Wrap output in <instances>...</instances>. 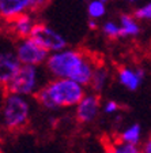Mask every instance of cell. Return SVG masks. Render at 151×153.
Here are the masks:
<instances>
[{
  "label": "cell",
  "mask_w": 151,
  "mask_h": 153,
  "mask_svg": "<svg viewBox=\"0 0 151 153\" xmlns=\"http://www.w3.org/2000/svg\"><path fill=\"white\" fill-rule=\"evenodd\" d=\"M38 85V73L35 66L32 64H22L21 70L8 83L3 86V89L7 93L19 96H29L33 94Z\"/></svg>",
  "instance_id": "277c9868"
},
{
  "label": "cell",
  "mask_w": 151,
  "mask_h": 153,
  "mask_svg": "<svg viewBox=\"0 0 151 153\" xmlns=\"http://www.w3.org/2000/svg\"><path fill=\"white\" fill-rule=\"evenodd\" d=\"M135 16L139 19H151V3L143 6L142 8L136 10Z\"/></svg>",
  "instance_id": "ac0fdd59"
},
{
  "label": "cell",
  "mask_w": 151,
  "mask_h": 153,
  "mask_svg": "<svg viewBox=\"0 0 151 153\" xmlns=\"http://www.w3.org/2000/svg\"><path fill=\"white\" fill-rule=\"evenodd\" d=\"M108 82V70L105 67H95L94 74H93V79L90 86L95 92H101L105 88Z\"/></svg>",
  "instance_id": "7c38bea8"
},
{
  "label": "cell",
  "mask_w": 151,
  "mask_h": 153,
  "mask_svg": "<svg viewBox=\"0 0 151 153\" xmlns=\"http://www.w3.org/2000/svg\"><path fill=\"white\" fill-rule=\"evenodd\" d=\"M88 60L82 52L72 49H61L53 52L48 57L46 68L55 78H71L74 79L82 66Z\"/></svg>",
  "instance_id": "7a4b0ae2"
},
{
  "label": "cell",
  "mask_w": 151,
  "mask_h": 153,
  "mask_svg": "<svg viewBox=\"0 0 151 153\" xmlns=\"http://www.w3.org/2000/svg\"><path fill=\"white\" fill-rule=\"evenodd\" d=\"M46 0H0V13L8 22L14 21L26 11H35L41 8Z\"/></svg>",
  "instance_id": "52a82bcc"
},
{
  "label": "cell",
  "mask_w": 151,
  "mask_h": 153,
  "mask_svg": "<svg viewBox=\"0 0 151 153\" xmlns=\"http://www.w3.org/2000/svg\"><path fill=\"white\" fill-rule=\"evenodd\" d=\"M30 107L23 96L8 93L3 104V122L7 130L19 131L29 123Z\"/></svg>",
  "instance_id": "3957f363"
},
{
  "label": "cell",
  "mask_w": 151,
  "mask_h": 153,
  "mask_svg": "<svg viewBox=\"0 0 151 153\" xmlns=\"http://www.w3.org/2000/svg\"><path fill=\"white\" fill-rule=\"evenodd\" d=\"M11 22L14 23L13 29H14V32H15V34L18 36V37H21V38L30 37L34 25H33L32 18H30L27 14H22V15H19L18 18H15L14 21H11Z\"/></svg>",
  "instance_id": "8fae6325"
},
{
  "label": "cell",
  "mask_w": 151,
  "mask_h": 153,
  "mask_svg": "<svg viewBox=\"0 0 151 153\" xmlns=\"http://www.w3.org/2000/svg\"><path fill=\"white\" fill-rule=\"evenodd\" d=\"M83 97V85L71 78H56L35 93L37 101L48 109L78 105Z\"/></svg>",
  "instance_id": "6da1fadb"
},
{
  "label": "cell",
  "mask_w": 151,
  "mask_h": 153,
  "mask_svg": "<svg viewBox=\"0 0 151 153\" xmlns=\"http://www.w3.org/2000/svg\"><path fill=\"white\" fill-rule=\"evenodd\" d=\"M101 1H104V3H106V1H108V0H101Z\"/></svg>",
  "instance_id": "7402d4cb"
},
{
  "label": "cell",
  "mask_w": 151,
  "mask_h": 153,
  "mask_svg": "<svg viewBox=\"0 0 151 153\" xmlns=\"http://www.w3.org/2000/svg\"><path fill=\"white\" fill-rule=\"evenodd\" d=\"M48 53L45 48H42L35 40L32 37L23 38V41L16 48V57L22 64H32V66H38L48 60Z\"/></svg>",
  "instance_id": "5b68a950"
},
{
  "label": "cell",
  "mask_w": 151,
  "mask_h": 153,
  "mask_svg": "<svg viewBox=\"0 0 151 153\" xmlns=\"http://www.w3.org/2000/svg\"><path fill=\"white\" fill-rule=\"evenodd\" d=\"M144 79V70L143 68H136L131 70L128 67H120L119 68V81L123 86H125L128 90L135 92L140 83Z\"/></svg>",
  "instance_id": "30bf717a"
},
{
  "label": "cell",
  "mask_w": 151,
  "mask_h": 153,
  "mask_svg": "<svg viewBox=\"0 0 151 153\" xmlns=\"http://www.w3.org/2000/svg\"><path fill=\"white\" fill-rule=\"evenodd\" d=\"M22 67V63L19 62L16 55L13 53H3L0 57V81L1 85H6L16 75Z\"/></svg>",
  "instance_id": "9c48e42d"
},
{
  "label": "cell",
  "mask_w": 151,
  "mask_h": 153,
  "mask_svg": "<svg viewBox=\"0 0 151 153\" xmlns=\"http://www.w3.org/2000/svg\"><path fill=\"white\" fill-rule=\"evenodd\" d=\"M30 37L38 42L42 48H45L49 52H57L64 49L67 45V41L61 34L55 32L53 29H49L48 26L42 25V23H37L34 25L32 30Z\"/></svg>",
  "instance_id": "8992f818"
},
{
  "label": "cell",
  "mask_w": 151,
  "mask_h": 153,
  "mask_svg": "<svg viewBox=\"0 0 151 153\" xmlns=\"http://www.w3.org/2000/svg\"><path fill=\"white\" fill-rule=\"evenodd\" d=\"M142 150H143V153H151V138H148V140L146 141Z\"/></svg>",
  "instance_id": "ffe728a7"
},
{
  "label": "cell",
  "mask_w": 151,
  "mask_h": 153,
  "mask_svg": "<svg viewBox=\"0 0 151 153\" xmlns=\"http://www.w3.org/2000/svg\"><path fill=\"white\" fill-rule=\"evenodd\" d=\"M140 135H142V128H140V126H139L138 123H135V124H132L131 127L125 128V130L123 131L120 140L125 141V142L136 143V145H138L139 141H140Z\"/></svg>",
  "instance_id": "9a60e30c"
},
{
  "label": "cell",
  "mask_w": 151,
  "mask_h": 153,
  "mask_svg": "<svg viewBox=\"0 0 151 153\" xmlns=\"http://www.w3.org/2000/svg\"><path fill=\"white\" fill-rule=\"evenodd\" d=\"M109 153H143V150L139 149L136 143L125 142V141L120 140L110 145Z\"/></svg>",
  "instance_id": "4fadbf2b"
},
{
  "label": "cell",
  "mask_w": 151,
  "mask_h": 153,
  "mask_svg": "<svg viewBox=\"0 0 151 153\" xmlns=\"http://www.w3.org/2000/svg\"><path fill=\"white\" fill-rule=\"evenodd\" d=\"M104 109L106 114H114V112H117L120 109V105L117 104L116 101H108L106 104H105Z\"/></svg>",
  "instance_id": "d6986e66"
},
{
  "label": "cell",
  "mask_w": 151,
  "mask_h": 153,
  "mask_svg": "<svg viewBox=\"0 0 151 153\" xmlns=\"http://www.w3.org/2000/svg\"><path fill=\"white\" fill-rule=\"evenodd\" d=\"M120 27H121V36H136L140 32L138 23L128 15L121 16V19H120Z\"/></svg>",
  "instance_id": "5bb4252c"
},
{
  "label": "cell",
  "mask_w": 151,
  "mask_h": 153,
  "mask_svg": "<svg viewBox=\"0 0 151 153\" xmlns=\"http://www.w3.org/2000/svg\"><path fill=\"white\" fill-rule=\"evenodd\" d=\"M105 14V3L101 0H93L91 3L88 4V15L93 19L101 18Z\"/></svg>",
  "instance_id": "2e32d148"
},
{
  "label": "cell",
  "mask_w": 151,
  "mask_h": 153,
  "mask_svg": "<svg viewBox=\"0 0 151 153\" xmlns=\"http://www.w3.org/2000/svg\"><path fill=\"white\" fill-rule=\"evenodd\" d=\"M99 97L95 94H85L76 105V119L80 123H90L98 116Z\"/></svg>",
  "instance_id": "ba28073f"
},
{
  "label": "cell",
  "mask_w": 151,
  "mask_h": 153,
  "mask_svg": "<svg viewBox=\"0 0 151 153\" xmlns=\"http://www.w3.org/2000/svg\"><path fill=\"white\" fill-rule=\"evenodd\" d=\"M95 26H97V25H95V22H94V21H90V27H91V29H94Z\"/></svg>",
  "instance_id": "44dd1931"
},
{
  "label": "cell",
  "mask_w": 151,
  "mask_h": 153,
  "mask_svg": "<svg viewBox=\"0 0 151 153\" xmlns=\"http://www.w3.org/2000/svg\"><path fill=\"white\" fill-rule=\"evenodd\" d=\"M104 32L106 36H109V37H119V36H121V27L120 26H117L116 23L113 22H106L104 25Z\"/></svg>",
  "instance_id": "e0dca14e"
}]
</instances>
